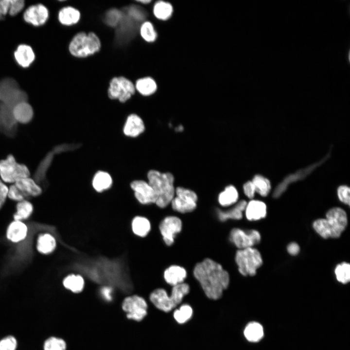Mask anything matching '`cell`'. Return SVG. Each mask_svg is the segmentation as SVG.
Here are the masks:
<instances>
[{
	"instance_id": "cell-1",
	"label": "cell",
	"mask_w": 350,
	"mask_h": 350,
	"mask_svg": "<svg viewBox=\"0 0 350 350\" xmlns=\"http://www.w3.org/2000/svg\"><path fill=\"white\" fill-rule=\"evenodd\" d=\"M192 273L206 296L210 299L220 298L229 284L228 272L210 258H205L197 263Z\"/></svg>"
},
{
	"instance_id": "cell-2",
	"label": "cell",
	"mask_w": 350,
	"mask_h": 350,
	"mask_svg": "<svg viewBox=\"0 0 350 350\" xmlns=\"http://www.w3.org/2000/svg\"><path fill=\"white\" fill-rule=\"evenodd\" d=\"M147 178L157 197L155 204L161 209L166 208L175 194L174 175L170 173L151 170L148 173Z\"/></svg>"
},
{
	"instance_id": "cell-3",
	"label": "cell",
	"mask_w": 350,
	"mask_h": 350,
	"mask_svg": "<svg viewBox=\"0 0 350 350\" xmlns=\"http://www.w3.org/2000/svg\"><path fill=\"white\" fill-rule=\"evenodd\" d=\"M102 46L99 36L94 32L75 34L68 45L70 54L75 58L85 59L98 53Z\"/></svg>"
},
{
	"instance_id": "cell-4",
	"label": "cell",
	"mask_w": 350,
	"mask_h": 350,
	"mask_svg": "<svg viewBox=\"0 0 350 350\" xmlns=\"http://www.w3.org/2000/svg\"><path fill=\"white\" fill-rule=\"evenodd\" d=\"M190 290V286L185 282L172 286L170 295L164 289L158 288L150 293L149 299L158 309L169 312L182 302Z\"/></svg>"
},
{
	"instance_id": "cell-5",
	"label": "cell",
	"mask_w": 350,
	"mask_h": 350,
	"mask_svg": "<svg viewBox=\"0 0 350 350\" xmlns=\"http://www.w3.org/2000/svg\"><path fill=\"white\" fill-rule=\"evenodd\" d=\"M235 261L239 272L244 276H255L263 262L261 253L253 247L238 249Z\"/></svg>"
},
{
	"instance_id": "cell-6",
	"label": "cell",
	"mask_w": 350,
	"mask_h": 350,
	"mask_svg": "<svg viewBox=\"0 0 350 350\" xmlns=\"http://www.w3.org/2000/svg\"><path fill=\"white\" fill-rule=\"evenodd\" d=\"M135 93L134 83L125 76H115L109 81L107 94L111 100H117L124 103L128 101Z\"/></svg>"
},
{
	"instance_id": "cell-7",
	"label": "cell",
	"mask_w": 350,
	"mask_h": 350,
	"mask_svg": "<svg viewBox=\"0 0 350 350\" xmlns=\"http://www.w3.org/2000/svg\"><path fill=\"white\" fill-rule=\"evenodd\" d=\"M30 174L28 168L18 163L12 155L0 160V176L3 182L15 183L20 179L29 177Z\"/></svg>"
},
{
	"instance_id": "cell-8",
	"label": "cell",
	"mask_w": 350,
	"mask_h": 350,
	"mask_svg": "<svg viewBox=\"0 0 350 350\" xmlns=\"http://www.w3.org/2000/svg\"><path fill=\"white\" fill-rule=\"evenodd\" d=\"M197 201L198 196L194 191L178 187L175 188V194L170 204L174 211L183 214L195 210Z\"/></svg>"
},
{
	"instance_id": "cell-9",
	"label": "cell",
	"mask_w": 350,
	"mask_h": 350,
	"mask_svg": "<svg viewBox=\"0 0 350 350\" xmlns=\"http://www.w3.org/2000/svg\"><path fill=\"white\" fill-rule=\"evenodd\" d=\"M121 307L126 317L136 321H141L147 314L146 300L137 294L126 296L122 302Z\"/></svg>"
},
{
	"instance_id": "cell-10",
	"label": "cell",
	"mask_w": 350,
	"mask_h": 350,
	"mask_svg": "<svg viewBox=\"0 0 350 350\" xmlns=\"http://www.w3.org/2000/svg\"><path fill=\"white\" fill-rule=\"evenodd\" d=\"M229 241L238 249L253 247L261 242L260 232L255 229L232 228L229 234Z\"/></svg>"
},
{
	"instance_id": "cell-11",
	"label": "cell",
	"mask_w": 350,
	"mask_h": 350,
	"mask_svg": "<svg viewBox=\"0 0 350 350\" xmlns=\"http://www.w3.org/2000/svg\"><path fill=\"white\" fill-rule=\"evenodd\" d=\"M183 223L181 219L175 215H168L159 222L158 229L162 239L167 246L172 245L176 235L182 230Z\"/></svg>"
},
{
	"instance_id": "cell-12",
	"label": "cell",
	"mask_w": 350,
	"mask_h": 350,
	"mask_svg": "<svg viewBox=\"0 0 350 350\" xmlns=\"http://www.w3.org/2000/svg\"><path fill=\"white\" fill-rule=\"evenodd\" d=\"M325 218L330 231L331 238H339L348 225V217L345 211L339 207L332 208L327 212Z\"/></svg>"
},
{
	"instance_id": "cell-13",
	"label": "cell",
	"mask_w": 350,
	"mask_h": 350,
	"mask_svg": "<svg viewBox=\"0 0 350 350\" xmlns=\"http://www.w3.org/2000/svg\"><path fill=\"white\" fill-rule=\"evenodd\" d=\"M130 187L134 192L136 201L141 205L155 204L157 197L148 182L141 180H136L130 183Z\"/></svg>"
},
{
	"instance_id": "cell-14",
	"label": "cell",
	"mask_w": 350,
	"mask_h": 350,
	"mask_svg": "<svg viewBox=\"0 0 350 350\" xmlns=\"http://www.w3.org/2000/svg\"><path fill=\"white\" fill-rule=\"evenodd\" d=\"M48 8L42 4H36L28 7L23 14V19L27 23L34 26H40L48 19Z\"/></svg>"
},
{
	"instance_id": "cell-15",
	"label": "cell",
	"mask_w": 350,
	"mask_h": 350,
	"mask_svg": "<svg viewBox=\"0 0 350 350\" xmlns=\"http://www.w3.org/2000/svg\"><path fill=\"white\" fill-rule=\"evenodd\" d=\"M247 202L242 200L225 210L217 209L216 215L218 219L222 222L228 220H239L243 218Z\"/></svg>"
},
{
	"instance_id": "cell-16",
	"label": "cell",
	"mask_w": 350,
	"mask_h": 350,
	"mask_svg": "<svg viewBox=\"0 0 350 350\" xmlns=\"http://www.w3.org/2000/svg\"><path fill=\"white\" fill-rule=\"evenodd\" d=\"M163 277L166 283L174 286L184 282L187 277V271L182 266L171 265L164 270Z\"/></svg>"
},
{
	"instance_id": "cell-17",
	"label": "cell",
	"mask_w": 350,
	"mask_h": 350,
	"mask_svg": "<svg viewBox=\"0 0 350 350\" xmlns=\"http://www.w3.org/2000/svg\"><path fill=\"white\" fill-rule=\"evenodd\" d=\"M28 232V227L23 221L14 220L8 225L6 236L9 241L18 243L26 239Z\"/></svg>"
},
{
	"instance_id": "cell-18",
	"label": "cell",
	"mask_w": 350,
	"mask_h": 350,
	"mask_svg": "<svg viewBox=\"0 0 350 350\" xmlns=\"http://www.w3.org/2000/svg\"><path fill=\"white\" fill-rule=\"evenodd\" d=\"M244 212L248 221H258L266 217V205L262 201L252 199L247 203Z\"/></svg>"
},
{
	"instance_id": "cell-19",
	"label": "cell",
	"mask_w": 350,
	"mask_h": 350,
	"mask_svg": "<svg viewBox=\"0 0 350 350\" xmlns=\"http://www.w3.org/2000/svg\"><path fill=\"white\" fill-rule=\"evenodd\" d=\"M81 18L80 11L72 6H65L58 12V21L60 24L65 26L74 25L79 23Z\"/></svg>"
},
{
	"instance_id": "cell-20",
	"label": "cell",
	"mask_w": 350,
	"mask_h": 350,
	"mask_svg": "<svg viewBox=\"0 0 350 350\" xmlns=\"http://www.w3.org/2000/svg\"><path fill=\"white\" fill-rule=\"evenodd\" d=\"M144 129V124L141 118L136 114H131L126 119L123 131L127 136L136 137Z\"/></svg>"
},
{
	"instance_id": "cell-21",
	"label": "cell",
	"mask_w": 350,
	"mask_h": 350,
	"mask_svg": "<svg viewBox=\"0 0 350 350\" xmlns=\"http://www.w3.org/2000/svg\"><path fill=\"white\" fill-rule=\"evenodd\" d=\"M14 55L17 63L24 68L29 67L35 59V53L32 48L24 44L18 46Z\"/></svg>"
},
{
	"instance_id": "cell-22",
	"label": "cell",
	"mask_w": 350,
	"mask_h": 350,
	"mask_svg": "<svg viewBox=\"0 0 350 350\" xmlns=\"http://www.w3.org/2000/svg\"><path fill=\"white\" fill-rule=\"evenodd\" d=\"M152 223L147 217L137 215L133 218L131 222L132 233L136 236L143 238L148 235L152 230Z\"/></svg>"
},
{
	"instance_id": "cell-23",
	"label": "cell",
	"mask_w": 350,
	"mask_h": 350,
	"mask_svg": "<svg viewBox=\"0 0 350 350\" xmlns=\"http://www.w3.org/2000/svg\"><path fill=\"white\" fill-rule=\"evenodd\" d=\"M12 114L16 121L25 124L31 121L33 117L34 111L30 104L26 101H23L13 106Z\"/></svg>"
},
{
	"instance_id": "cell-24",
	"label": "cell",
	"mask_w": 350,
	"mask_h": 350,
	"mask_svg": "<svg viewBox=\"0 0 350 350\" xmlns=\"http://www.w3.org/2000/svg\"><path fill=\"white\" fill-rule=\"evenodd\" d=\"M62 285L67 291L74 294H78L84 290L85 280L79 274L70 273L63 279Z\"/></svg>"
},
{
	"instance_id": "cell-25",
	"label": "cell",
	"mask_w": 350,
	"mask_h": 350,
	"mask_svg": "<svg viewBox=\"0 0 350 350\" xmlns=\"http://www.w3.org/2000/svg\"><path fill=\"white\" fill-rule=\"evenodd\" d=\"M14 184L22 192L26 198L36 197L42 193L40 187L29 177L20 179Z\"/></svg>"
},
{
	"instance_id": "cell-26",
	"label": "cell",
	"mask_w": 350,
	"mask_h": 350,
	"mask_svg": "<svg viewBox=\"0 0 350 350\" xmlns=\"http://www.w3.org/2000/svg\"><path fill=\"white\" fill-rule=\"evenodd\" d=\"M57 246L55 238L52 234L45 233L40 234L37 239L36 249L37 251L44 255L53 253Z\"/></svg>"
},
{
	"instance_id": "cell-27",
	"label": "cell",
	"mask_w": 350,
	"mask_h": 350,
	"mask_svg": "<svg viewBox=\"0 0 350 350\" xmlns=\"http://www.w3.org/2000/svg\"><path fill=\"white\" fill-rule=\"evenodd\" d=\"M239 193L233 185H228L221 192L218 197L219 205L223 208H229L235 205L238 200Z\"/></svg>"
},
{
	"instance_id": "cell-28",
	"label": "cell",
	"mask_w": 350,
	"mask_h": 350,
	"mask_svg": "<svg viewBox=\"0 0 350 350\" xmlns=\"http://www.w3.org/2000/svg\"><path fill=\"white\" fill-rule=\"evenodd\" d=\"M134 85L136 91L144 96L153 94L157 89L156 82L153 78L148 76L138 79Z\"/></svg>"
},
{
	"instance_id": "cell-29",
	"label": "cell",
	"mask_w": 350,
	"mask_h": 350,
	"mask_svg": "<svg viewBox=\"0 0 350 350\" xmlns=\"http://www.w3.org/2000/svg\"><path fill=\"white\" fill-rule=\"evenodd\" d=\"M92 184L95 191L101 193L111 188L112 185V179L108 173L98 171L93 177Z\"/></svg>"
},
{
	"instance_id": "cell-30",
	"label": "cell",
	"mask_w": 350,
	"mask_h": 350,
	"mask_svg": "<svg viewBox=\"0 0 350 350\" xmlns=\"http://www.w3.org/2000/svg\"><path fill=\"white\" fill-rule=\"evenodd\" d=\"M244 334L248 341L256 342L260 341L263 336V328L260 323L251 322L245 327Z\"/></svg>"
},
{
	"instance_id": "cell-31",
	"label": "cell",
	"mask_w": 350,
	"mask_h": 350,
	"mask_svg": "<svg viewBox=\"0 0 350 350\" xmlns=\"http://www.w3.org/2000/svg\"><path fill=\"white\" fill-rule=\"evenodd\" d=\"M34 210L32 204L25 199L18 202L16 211L13 215L14 220L23 221L29 218Z\"/></svg>"
},
{
	"instance_id": "cell-32",
	"label": "cell",
	"mask_w": 350,
	"mask_h": 350,
	"mask_svg": "<svg viewBox=\"0 0 350 350\" xmlns=\"http://www.w3.org/2000/svg\"><path fill=\"white\" fill-rule=\"evenodd\" d=\"M153 12L155 17L160 20L169 19L172 15L173 9L172 5L166 1H158L153 6Z\"/></svg>"
},
{
	"instance_id": "cell-33",
	"label": "cell",
	"mask_w": 350,
	"mask_h": 350,
	"mask_svg": "<svg viewBox=\"0 0 350 350\" xmlns=\"http://www.w3.org/2000/svg\"><path fill=\"white\" fill-rule=\"evenodd\" d=\"M315 166L311 167H308L305 170H300L299 172H297L292 175L287 177V178L283 181V182L279 185V186L275 190L273 195L274 197H278L285 190L287 185L291 182L296 181L298 178H301L309 173L311 171L315 168Z\"/></svg>"
},
{
	"instance_id": "cell-34",
	"label": "cell",
	"mask_w": 350,
	"mask_h": 350,
	"mask_svg": "<svg viewBox=\"0 0 350 350\" xmlns=\"http://www.w3.org/2000/svg\"><path fill=\"white\" fill-rule=\"evenodd\" d=\"M254 186L255 191L262 196H267L271 190V184L269 180L263 176L260 175L254 176L251 181Z\"/></svg>"
},
{
	"instance_id": "cell-35",
	"label": "cell",
	"mask_w": 350,
	"mask_h": 350,
	"mask_svg": "<svg viewBox=\"0 0 350 350\" xmlns=\"http://www.w3.org/2000/svg\"><path fill=\"white\" fill-rule=\"evenodd\" d=\"M67 343L61 337L56 336H50L43 341L42 350H66Z\"/></svg>"
},
{
	"instance_id": "cell-36",
	"label": "cell",
	"mask_w": 350,
	"mask_h": 350,
	"mask_svg": "<svg viewBox=\"0 0 350 350\" xmlns=\"http://www.w3.org/2000/svg\"><path fill=\"white\" fill-rule=\"evenodd\" d=\"M139 32L141 37L147 42H153L157 39V32L153 24L150 21L143 22L140 26Z\"/></svg>"
},
{
	"instance_id": "cell-37",
	"label": "cell",
	"mask_w": 350,
	"mask_h": 350,
	"mask_svg": "<svg viewBox=\"0 0 350 350\" xmlns=\"http://www.w3.org/2000/svg\"><path fill=\"white\" fill-rule=\"evenodd\" d=\"M123 15L122 11L116 8L110 9L105 14V23L109 27H117L122 19Z\"/></svg>"
},
{
	"instance_id": "cell-38",
	"label": "cell",
	"mask_w": 350,
	"mask_h": 350,
	"mask_svg": "<svg viewBox=\"0 0 350 350\" xmlns=\"http://www.w3.org/2000/svg\"><path fill=\"white\" fill-rule=\"evenodd\" d=\"M337 280L343 284H347L350 280V264L347 262L338 264L334 269Z\"/></svg>"
},
{
	"instance_id": "cell-39",
	"label": "cell",
	"mask_w": 350,
	"mask_h": 350,
	"mask_svg": "<svg viewBox=\"0 0 350 350\" xmlns=\"http://www.w3.org/2000/svg\"><path fill=\"white\" fill-rule=\"evenodd\" d=\"M192 315V307L189 305L183 304L178 309L175 311L174 317L178 323L183 324L190 319Z\"/></svg>"
},
{
	"instance_id": "cell-40",
	"label": "cell",
	"mask_w": 350,
	"mask_h": 350,
	"mask_svg": "<svg viewBox=\"0 0 350 350\" xmlns=\"http://www.w3.org/2000/svg\"><path fill=\"white\" fill-rule=\"evenodd\" d=\"M315 232L324 239L331 238L330 231L326 218H319L313 223Z\"/></svg>"
},
{
	"instance_id": "cell-41",
	"label": "cell",
	"mask_w": 350,
	"mask_h": 350,
	"mask_svg": "<svg viewBox=\"0 0 350 350\" xmlns=\"http://www.w3.org/2000/svg\"><path fill=\"white\" fill-rule=\"evenodd\" d=\"M18 342L16 337L11 334L0 339V350H17Z\"/></svg>"
},
{
	"instance_id": "cell-42",
	"label": "cell",
	"mask_w": 350,
	"mask_h": 350,
	"mask_svg": "<svg viewBox=\"0 0 350 350\" xmlns=\"http://www.w3.org/2000/svg\"><path fill=\"white\" fill-rule=\"evenodd\" d=\"M98 293L102 299L110 302L114 297V288L110 285H103L98 289Z\"/></svg>"
},
{
	"instance_id": "cell-43",
	"label": "cell",
	"mask_w": 350,
	"mask_h": 350,
	"mask_svg": "<svg viewBox=\"0 0 350 350\" xmlns=\"http://www.w3.org/2000/svg\"><path fill=\"white\" fill-rule=\"evenodd\" d=\"M7 197L18 202L26 199L24 195L14 184L8 188Z\"/></svg>"
},
{
	"instance_id": "cell-44",
	"label": "cell",
	"mask_w": 350,
	"mask_h": 350,
	"mask_svg": "<svg viewBox=\"0 0 350 350\" xmlns=\"http://www.w3.org/2000/svg\"><path fill=\"white\" fill-rule=\"evenodd\" d=\"M337 195L339 200L343 203L350 206V190L348 186L342 185L337 189Z\"/></svg>"
},
{
	"instance_id": "cell-45",
	"label": "cell",
	"mask_w": 350,
	"mask_h": 350,
	"mask_svg": "<svg viewBox=\"0 0 350 350\" xmlns=\"http://www.w3.org/2000/svg\"><path fill=\"white\" fill-rule=\"evenodd\" d=\"M24 5V1L23 0H10L8 14L11 16L17 15L23 9Z\"/></svg>"
},
{
	"instance_id": "cell-46",
	"label": "cell",
	"mask_w": 350,
	"mask_h": 350,
	"mask_svg": "<svg viewBox=\"0 0 350 350\" xmlns=\"http://www.w3.org/2000/svg\"><path fill=\"white\" fill-rule=\"evenodd\" d=\"M243 191L245 194L250 199H252L256 192L254 186L251 181L245 182L243 185Z\"/></svg>"
},
{
	"instance_id": "cell-47",
	"label": "cell",
	"mask_w": 350,
	"mask_h": 350,
	"mask_svg": "<svg viewBox=\"0 0 350 350\" xmlns=\"http://www.w3.org/2000/svg\"><path fill=\"white\" fill-rule=\"evenodd\" d=\"M8 191V187L0 179V210L3 207L7 198Z\"/></svg>"
},
{
	"instance_id": "cell-48",
	"label": "cell",
	"mask_w": 350,
	"mask_h": 350,
	"mask_svg": "<svg viewBox=\"0 0 350 350\" xmlns=\"http://www.w3.org/2000/svg\"><path fill=\"white\" fill-rule=\"evenodd\" d=\"M287 250L289 254L291 255L296 256L299 253L300 247L297 243L295 242H292L289 244L287 245Z\"/></svg>"
},
{
	"instance_id": "cell-49",
	"label": "cell",
	"mask_w": 350,
	"mask_h": 350,
	"mask_svg": "<svg viewBox=\"0 0 350 350\" xmlns=\"http://www.w3.org/2000/svg\"><path fill=\"white\" fill-rule=\"evenodd\" d=\"M10 0H0V15L5 16L8 13Z\"/></svg>"
},
{
	"instance_id": "cell-50",
	"label": "cell",
	"mask_w": 350,
	"mask_h": 350,
	"mask_svg": "<svg viewBox=\"0 0 350 350\" xmlns=\"http://www.w3.org/2000/svg\"><path fill=\"white\" fill-rule=\"evenodd\" d=\"M136 2H138V4H149L151 2V0H137Z\"/></svg>"
},
{
	"instance_id": "cell-51",
	"label": "cell",
	"mask_w": 350,
	"mask_h": 350,
	"mask_svg": "<svg viewBox=\"0 0 350 350\" xmlns=\"http://www.w3.org/2000/svg\"><path fill=\"white\" fill-rule=\"evenodd\" d=\"M0 98H1V94H0Z\"/></svg>"
}]
</instances>
